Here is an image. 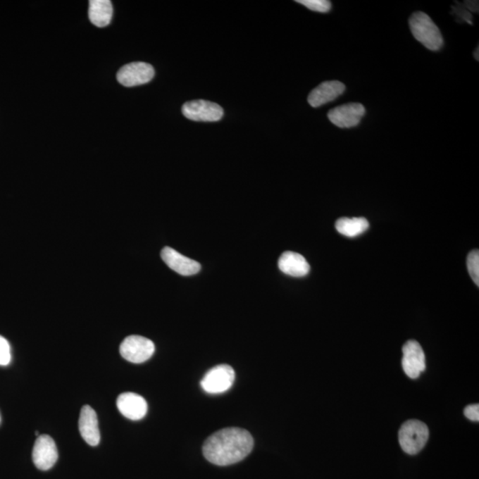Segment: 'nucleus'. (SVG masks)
<instances>
[{
	"label": "nucleus",
	"mask_w": 479,
	"mask_h": 479,
	"mask_svg": "<svg viewBox=\"0 0 479 479\" xmlns=\"http://www.w3.org/2000/svg\"><path fill=\"white\" fill-rule=\"evenodd\" d=\"M366 114V108L361 104L351 102L332 108L328 118L332 124L340 128H352L359 125Z\"/></svg>",
	"instance_id": "nucleus-8"
},
{
	"label": "nucleus",
	"mask_w": 479,
	"mask_h": 479,
	"mask_svg": "<svg viewBox=\"0 0 479 479\" xmlns=\"http://www.w3.org/2000/svg\"><path fill=\"white\" fill-rule=\"evenodd\" d=\"M155 76V70L146 63H132L120 68L116 78L125 87H138L149 83Z\"/></svg>",
	"instance_id": "nucleus-7"
},
{
	"label": "nucleus",
	"mask_w": 479,
	"mask_h": 479,
	"mask_svg": "<svg viewBox=\"0 0 479 479\" xmlns=\"http://www.w3.org/2000/svg\"><path fill=\"white\" fill-rule=\"evenodd\" d=\"M345 85L340 81H325L308 96V102L313 108H319L321 106L334 101L344 94Z\"/></svg>",
	"instance_id": "nucleus-13"
},
{
	"label": "nucleus",
	"mask_w": 479,
	"mask_h": 479,
	"mask_svg": "<svg viewBox=\"0 0 479 479\" xmlns=\"http://www.w3.org/2000/svg\"><path fill=\"white\" fill-rule=\"evenodd\" d=\"M297 2L318 13H328L332 8V3L328 0H297Z\"/></svg>",
	"instance_id": "nucleus-18"
},
{
	"label": "nucleus",
	"mask_w": 479,
	"mask_h": 479,
	"mask_svg": "<svg viewBox=\"0 0 479 479\" xmlns=\"http://www.w3.org/2000/svg\"><path fill=\"white\" fill-rule=\"evenodd\" d=\"M185 118L197 122H217L223 118V108L215 102L197 100L186 102L182 107Z\"/></svg>",
	"instance_id": "nucleus-6"
},
{
	"label": "nucleus",
	"mask_w": 479,
	"mask_h": 479,
	"mask_svg": "<svg viewBox=\"0 0 479 479\" xmlns=\"http://www.w3.org/2000/svg\"><path fill=\"white\" fill-rule=\"evenodd\" d=\"M78 427L85 442L92 447L98 446L101 441L100 429L97 415L90 406H84L81 409Z\"/></svg>",
	"instance_id": "nucleus-14"
},
{
	"label": "nucleus",
	"mask_w": 479,
	"mask_h": 479,
	"mask_svg": "<svg viewBox=\"0 0 479 479\" xmlns=\"http://www.w3.org/2000/svg\"><path fill=\"white\" fill-rule=\"evenodd\" d=\"M478 2H475V1H466L465 2V4H466V6L468 9H471L472 12H477L478 11Z\"/></svg>",
	"instance_id": "nucleus-22"
},
{
	"label": "nucleus",
	"mask_w": 479,
	"mask_h": 479,
	"mask_svg": "<svg viewBox=\"0 0 479 479\" xmlns=\"http://www.w3.org/2000/svg\"><path fill=\"white\" fill-rule=\"evenodd\" d=\"M11 361V348L6 338L0 335V366H8Z\"/></svg>",
	"instance_id": "nucleus-20"
},
{
	"label": "nucleus",
	"mask_w": 479,
	"mask_h": 479,
	"mask_svg": "<svg viewBox=\"0 0 479 479\" xmlns=\"http://www.w3.org/2000/svg\"><path fill=\"white\" fill-rule=\"evenodd\" d=\"M254 447L249 431L240 428H227L209 437L203 447L204 457L212 464L228 466L248 456Z\"/></svg>",
	"instance_id": "nucleus-1"
},
{
	"label": "nucleus",
	"mask_w": 479,
	"mask_h": 479,
	"mask_svg": "<svg viewBox=\"0 0 479 479\" xmlns=\"http://www.w3.org/2000/svg\"><path fill=\"white\" fill-rule=\"evenodd\" d=\"M155 344L140 335H130L120 345L122 357L132 363L139 364L149 361L155 352Z\"/></svg>",
	"instance_id": "nucleus-4"
},
{
	"label": "nucleus",
	"mask_w": 479,
	"mask_h": 479,
	"mask_svg": "<svg viewBox=\"0 0 479 479\" xmlns=\"http://www.w3.org/2000/svg\"><path fill=\"white\" fill-rule=\"evenodd\" d=\"M32 459L40 471H48L56 464L58 450L56 442L48 435L37 437L32 451Z\"/></svg>",
	"instance_id": "nucleus-10"
},
{
	"label": "nucleus",
	"mask_w": 479,
	"mask_h": 479,
	"mask_svg": "<svg viewBox=\"0 0 479 479\" xmlns=\"http://www.w3.org/2000/svg\"><path fill=\"white\" fill-rule=\"evenodd\" d=\"M464 415L468 419L473 421V422H478L479 421V406L478 404L468 406L464 409Z\"/></svg>",
	"instance_id": "nucleus-21"
},
{
	"label": "nucleus",
	"mask_w": 479,
	"mask_h": 479,
	"mask_svg": "<svg viewBox=\"0 0 479 479\" xmlns=\"http://www.w3.org/2000/svg\"><path fill=\"white\" fill-rule=\"evenodd\" d=\"M163 262L173 271L181 275L189 276L200 272L201 265L196 260L187 258L180 252L170 247H166L161 252Z\"/></svg>",
	"instance_id": "nucleus-12"
},
{
	"label": "nucleus",
	"mask_w": 479,
	"mask_h": 479,
	"mask_svg": "<svg viewBox=\"0 0 479 479\" xmlns=\"http://www.w3.org/2000/svg\"><path fill=\"white\" fill-rule=\"evenodd\" d=\"M89 18L94 25L104 28L111 23L113 6L109 0H91L89 2Z\"/></svg>",
	"instance_id": "nucleus-16"
},
{
	"label": "nucleus",
	"mask_w": 479,
	"mask_h": 479,
	"mask_svg": "<svg viewBox=\"0 0 479 479\" xmlns=\"http://www.w3.org/2000/svg\"><path fill=\"white\" fill-rule=\"evenodd\" d=\"M116 406L123 416L130 420L142 419L148 412V403L143 397L133 392H125L119 395Z\"/></svg>",
	"instance_id": "nucleus-11"
},
{
	"label": "nucleus",
	"mask_w": 479,
	"mask_h": 479,
	"mask_svg": "<svg viewBox=\"0 0 479 479\" xmlns=\"http://www.w3.org/2000/svg\"><path fill=\"white\" fill-rule=\"evenodd\" d=\"M235 379V373L230 366L220 365L206 373L201 381V386L210 394H220L232 387Z\"/></svg>",
	"instance_id": "nucleus-5"
},
{
	"label": "nucleus",
	"mask_w": 479,
	"mask_h": 479,
	"mask_svg": "<svg viewBox=\"0 0 479 479\" xmlns=\"http://www.w3.org/2000/svg\"><path fill=\"white\" fill-rule=\"evenodd\" d=\"M368 228V221L365 218H341L335 222L338 232L350 238L363 234Z\"/></svg>",
	"instance_id": "nucleus-17"
},
{
	"label": "nucleus",
	"mask_w": 479,
	"mask_h": 479,
	"mask_svg": "<svg viewBox=\"0 0 479 479\" xmlns=\"http://www.w3.org/2000/svg\"><path fill=\"white\" fill-rule=\"evenodd\" d=\"M402 367L404 372L410 378H418L421 373L425 371V354L418 342L407 341L404 344Z\"/></svg>",
	"instance_id": "nucleus-9"
},
{
	"label": "nucleus",
	"mask_w": 479,
	"mask_h": 479,
	"mask_svg": "<svg viewBox=\"0 0 479 479\" xmlns=\"http://www.w3.org/2000/svg\"><path fill=\"white\" fill-rule=\"evenodd\" d=\"M468 271L472 280L479 286V252L478 249L471 251L467 259Z\"/></svg>",
	"instance_id": "nucleus-19"
},
{
	"label": "nucleus",
	"mask_w": 479,
	"mask_h": 479,
	"mask_svg": "<svg viewBox=\"0 0 479 479\" xmlns=\"http://www.w3.org/2000/svg\"><path fill=\"white\" fill-rule=\"evenodd\" d=\"M429 439V429L418 420H409L403 423L399 433V441L404 452L409 454H418Z\"/></svg>",
	"instance_id": "nucleus-3"
},
{
	"label": "nucleus",
	"mask_w": 479,
	"mask_h": 479,
	"mask_svg": "<svg viewBox=\"0 0 479 479\" xmlns=\"http://www.w3.org/2000/svg\"><path fill=\"white\" fill-rule=\"evenodd\" d=\"M278 266L285 275L293 277H303L310 271L309 263L302 255L293 251H286L280 256Z\"/></svg>",
	"instance_id": "nucleus-15"
},
{
	"label": "nucleus",
	"mask_w": 479,
	"mask_h": 479,
	"mask_svg": "<svg viewBox=\"0 0 479 479\" xmlns=\"http://www.w3.org/2000/svg\"><path fill=\"white\" fill-rule=\"evenodd\" d=\"M478 50H479V47H477V49H475V53H474L475 59L477 60V61L479 60V57H478Z\"/></svg>",
	"instance_id": "nucleus-23"
},
{
	"label": "nucleus",
	"mask_w": 479,
	"mask_h": 479,
	"mask_svg": "<svg viewBox=\"0 0 479 479\" xmlns=\"http://www.w3.org/2000/svg\"><path fill=\"white\" fill-rule=\"evenodd\" d=\"M410 30L417 41L433 52L442 49L444 39L439 27L427 13H413L409 18Z\"/></svg>",
	"instance_id": "nucleus-2"
}]
</instances>
